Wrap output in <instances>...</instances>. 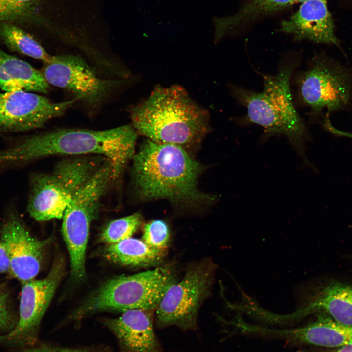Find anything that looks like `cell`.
I'll return each instance as SVG.
<instances>
[{"label": "cell", "mask_w": 352, "mask_h": 352, "mask_svg": "<svg viewBox=\"0 0 352 352\" xmlns=\"http://www.w3.org/2000/svg\"><path fill=\"white\" fill-rule=\"evenodd\" d=\"M0 234L9 257L11 274L22 283L34 279L40 270L44 249L51 238L42 240L34 238L13 209L7 213Z\"/></svg>", "instance_id": "cell-13"}, {"label": "cell", "mask_w": 352, "mask_h": 352, "mask_svg": "<svg viewBox=\"0 0 352 352\" xmlns=\"http://www.w3.org/2000/svg\"><path fill=\"white\" fill-rule=\"evenodd\" d=\"M175 282L172 270L165 266L113 277L91 294L69 317L73 321H79L103 311L123 312L131 309L154 311Z\"/></svg>", "instance_id": "cell-5"}, {"label": "cell", "mask_w": 352, "mask_h": 352, "mask_svg": "<svg viewBox=\"0 0 352 352\" xmlns=\"http://www.w3.org/2000/svg\"><path fill=\"white\" fill-rule=\"evenodd\" d=\"M78 99L53 102L47 98L24 91L0 94V132L27 131L42 127L62 116Z\"/></svg>", "instance_id": "cell-11"}, {"label": "cell", "mask_w": 352, "mask_h": 352, "mask_svg": "<svg viewBox=\"0 0 352 352\" xmlns=\"http://www.w3.org/2000/svg\"><path fill=\"white\" fill-rule=\"evenodd\" d=\"M169 240V228L163 220H153L144 226L142 240L150 248L164 252L168 247Z\"/></svg>", "instance_id": "cell-24"}, {"label": "cell", "mask_w": 352, "mask_h": 352, "mask_svg": "<svg viewBox=\"0 0 352 352\" xmlns=\"http://www.w3.org/2000/svg\"><path fill=\"white\" fill-rule=\"evenodd\" d=\"M105 159L75 156L61 160L50 172L32 175L27 206L30 216L38 221L62 219L75 194Z\"/></svg>", "instance_id": "cell-6"}, {"label": "cell", "mask_w": 352, "mask_h": 352, "mask_svg": "<svg viewBox=\"0 0 352 352\" xmlns=\"http://www.w3.org/2000/svg\"><path fill=\"white\" fill-rule=\"evenodd\" d=\"M262 332L265 337L329 348L352 342V326L340 323L322 313L314 322L304 326L286 329L264 327Z\"/></svg>", "instance_id": "cell-16"}, {"label": "cell", "mask_w": 352, "mask_h": 352, "mask_svg": "<svg viewBox=\"0 0 352 352\" xmlns=\"http://www.w3.org/2000/svg\"><path fill=\"white\" fill-rule=\"evenodd\" d=\"M142 220V216L138 213L114 220L103 229L100 240L109 244L130 238L140 226Z\"/></svg>", "instance_id": "cell-23"}, {"label": "cell", "mask_w": 352, "mask_h": 352, "mask_svg": "<svg viewBox=\"0 0 352 352\" xmlns=\"http://www.w3.org/2000/svg\"><path fill=\"white\" fill-rule=\"evenodd\" d=\"M137 132L130 125L103 130L63 129L24 137L0 150V169L57 155L96 154L111 164L116 180L134 155Z\"/></svg>", "instance_id": "cell-1"}, {"label": "cell", "mask_w": 352, "mask_h": 352, "mask_svg": "<svg viewBox=\"0 0 352 352\" xmlns=\"http://www.w3.org/2000/svg\"><path fill=\"white\" fill-rule=\"evenodd\" d=\"M215 264L205 259L188 267L182 279L167 289L155 309L158 328L175 326L196 331L199 308L210 293Z\"/></svg>", "instance_id": "cell-8"}, {"label": "cell", "mask_w": 352, "mask_h": 352, "mask_svg": "<svg viewBox=\"0 0 352 352\" xmlns=\"http://www.w3.org/2000/svg\"><path fill=\"white\" fill-rule=\"evenodd\" d=\"M0 38L10 50L44 63L49 62L52 56L30 34L20 25L9 22H0Z\"/></svg>", "instance_id": "cell-21"}, {"label": "cell", "mask_w": 352, "mask_h": 352, "mask_svg": "<svg viewBox=\"0 0 352 352\" xmlns=\"http://www.w3.org/2000/svg\"><path fill=\"white\" fill-rule=\"evenodd\" d=\"M19 352H108L95 348H71L56 347L47 344L29 345Z\"/></svg>", "instance_id": "cell-26"}, {"label": "cell", "mask_w": 352, "mask_h": 352, "mask_svg": "<svg viewBox=\"0 0 352 352\" xmlns=\"http://www.w3.org/2000/svg\"><path fill=\"white\" fill-rule=\"evenodd\" d=\"M349 71L328 59H317L299 81L302 101L314 113L333 112L345 108L352 94Z\"/></svg>", "instance_id": "cell-9"}, {"label": "cell", "mask_w": 352, "mask_h": 352, "mask_svg": "<svg viewBox=\"0 0 352 352\" xmlns=\"http://www.w3.org/2000/svg\"><path fill=\"white\" fill-rule=\"evenodd\" d=\"M314 313L327 314L334 320L352 326V286L331 281L315 287L302 300L294 312L286 315L271 313V323H284Z\"/></svg>", "instance_id": "cell-14"}, {"label": "cell", "mask_w": 352, "mask_h": 352, "mask_svg": "<svg viewBox=\"0 0 352 352\" xmlns=\"http://www.w3.org/2000/svg\"><path fill=\"white\" fill-rule=\"evenodd\" d=\"M292 70L290 66H284L275 75L265 76L261 92L237 87H233V92L247 108L250 122L261 126L267 137L275 134L286 137L305 165L309 166L305 153L308 133L294 108L290 92Z\"/></svg>", "instance_id": "cell-4"}, {"label": "cell", "mask_w": 352, "mask_h": 352, "mask_svg": "<svg viewBox=\"0 0 352 352\" xmlns=\"http://www.w3.org/2000/svg\"><path fill=\"white\" fill-rule=\"evenodd\" d=\"M152 311L131 309L104 320L118 340L121 352H164L154 328Z\"/></svg>", "instance_id": "cell-15"}, {"label": "cell", "mask_w": 352, "mask_h": 352, "mask_svg": "<svg viewBox=\"0 0 352 352\" xmlns=\"http://www.w3.org/2000/svg\"><path fill=\"white\" fill-rule=\"evenodd\" d=\"M63 274V261L58 258L45 278L22 283L19 318L14 328L7 334V340L29 346L35 342L40 322Z\"/></svg>", "instance_id": "cell-12"}, {"label": "cell", "mask_w": 352, "mask_h": 352, "mask_svg": "<svg viewBox=\"0 0 352 352\" xmlns=\"http://www.w3.org/2000/svg\"><path fill=\"white\" fill-rule=\"evenodd\" d=\"M164 252L148 246L142 240L129 238L118 242L106 244L103 254L109 261L130 267H148L159 263Z\"/></svg>", "instance_id": "cell-20"}, {"label": "cell", "mask_w": 352, "mask_h": 352, "mask_svg": "<svg viewBox=\"0 0 352 352\" xmlns=\"http://www.w3.org/2000/svg\"><path fill=\"white\" fill-rule=\"evenodd\" d=\"M308 352H352V342L338 348L313 350Z\"/></svg>", "instance_id": "cell-28"}, {"label": "cell", "mask_w": 352, "mask_h": 352, "mask_svg": "<svg viewBox=\"0 0 352 352\" xmlns=\"http://www.w3.org/2000/svg\"><path fill=\"white\" fill-rule=\"evenodd\" d=\"M8 298V294L0 289V330H6L15 326Z\"/></svg>", "instance_id": "cell-25"}, {"label": "cell", "mask_w": 352, "mask_h": 352, "mask_svg": "<svg viewBox=\"0 0 352 352\" xmlns=\"http://www.w3.org/2000/svg\"><path fill=\"white\" fill-rule=\"evenodd\" d=\"M114 181L111 166L102 165L77 192L64 213L62 235L70 256L71 277L76 282L85 278L90 225L97 215L102 197Z\"/></svg>", "instance_id": "cell-7"}, {"label": "cell", "mask_w": 352, "mask_h": 352, "mask_svg": "<svg viewBox=\"0 0 352 352\" xmlns=\"http://www.w3.org/2000/svg\"><path fill=\"white\" fill-rule=\"evenodd\" d=\"M41 72L49 85L66 89L91 105L101 102L122 83L99 77L83 59L73 55L52 56L49 62L44 63Z\"/></svg>", "instance_id": "cell-10"}, {"label": "cell", "mask_w": 352, "mask_h": 352, "mask_svg": "<svg viewBox=\"0 0 352 352\" xmlns=\"http://www.w3.org/2000/svg\"><path fill=\"white\" fill-rule=\"evenodd\" d=\"M340 135L341 136H345L352 139V134L350 133L342 131L340 133Z\"/></svg>", "instance_id": "cell-29"}, {"label": "cell", "mask_w": 352, "mask_h": 352, "mask_svg": "<svg viewBox=\"0 0 352 352\" xmlns=\"http://www.w3.org/2000/svg\"><path fill=\"white\" fill-rule=\"evenodd\" d=\"M10 259L3 243L0 241V274L10 270Z\"/></svg>", "instance_id": "cell-27"}, {"label": "cell", "mask_w": 352, "mask_h": 352, "mask_svg": "<svg viewBox=\"0 0 352 352\" xmlns=\"http://www.w3.org/2000/svg\"><path fill=\"white\" fill-rule=\"evenodd\" d=\"M302 3L288 19L282 22L280 31L293 35L296 40L338 45L327 0H309Z\"/></svg>", "instance_id": "cell-17"}, {"label": "cell", "mask_w": 352, "mask_h": 352, "mask_svg": "<svg viewBox=\"0 0 352 352\" xmlns=\"http://www.w3.org/2000/svg\"><path fill=\"white\" fill-rule=\"evenodd\" d=\"M293 4V0H247L235 14L214 20L215 42L240 26Z\"/></svg>", "instance_id": "cell-19"}, {"label": "cell", "mask_w": 352, "mask_h": 352, "mask_svg": "<svg viewBox=\"0 0 352 352\" xmlns=\"http://www.w3.org/2000/svg\"><path fill=\"white\" fill-rule=\"evenodd\" d=\"M132 158L134 184L142 198L188 203L215 200L198 190L200 166L183 147L148 140Z\"/></svg>", "instance_id": "cell-3"}, {"label": "cell", "mask_w": 352, "mask_h": 352, "mask_svg": "<svg viewBox=\"0 0 352 352\" xmlns=\"http://www.w3.org/2000/svg\"><path fill=\"white\" fill-rule=\"evenodd\" d=\"M0 86L6 92L24 91L42 93H47L49 88L41 71L1 48Z\"/></svg>", "instance_id": "cell-18"}, {"label": "cell", "mask_w": 352, "mask_h": 352, "mask_svg": "<svg viewBox=\"0 0 352 352\" xmlns=\"http://www.w3.org/2000/svg\"><path fill=\"white\" fill-rule=\"evenodd\" d=\"M307 0H293V3L295 4L296 3H303Z\"/></svg>", "instance_id": "cell-31"}, {"label": "cell", "mask_w": 352, "mask_h": 352, "mask_svg": "<svg viewBox=\"0 0 352 352\" xmlns=\"http://www.w3.org/2000/svg\"><path fill=\"white\" fill-rule=\"evenodd\" d=\"M42 0H0V22L20 23L38 21L37 10Z\"/></svg>", "instance_id": "cell-22"}, {"label": "cell", "mask_w": 352, "mask_h": 352, "mask_svg": "<svg viewBox=\"0 0 352 352\" xmlns=\"http://www.w3.org/2000/svg\"><path fill=\"white\" fill-rule=\"evenodd\" d=\"M7 335H0V342L4 341L5 340H7Z\"/></svg>", "instance_id": "cell-30"}, {"label": "cell", "mask_w": 352, "mask_h": 352, "mask_svg": "<svg viewBox=\"0 0 352 352\" xmlns=\"http://www.w3.org/2000/svg\"><path fill=\"white\" fill-rule=\"evenodd\" d=\"M132 126L152 141L180 145L200 141L209 130L208 110L182 87L157 85L129 110Z\"/></svg>", "instance_id": "cell-2"}]
</instances>
